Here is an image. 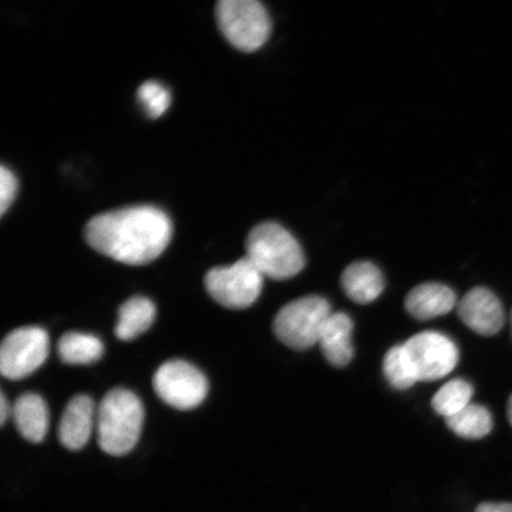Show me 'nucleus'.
Returning a JSON list of instances; mask_svg holds the SVG:
<instances>
[{"label": "nucleus", "instance_id": "f257e3e1", "mask_svg": "<svg viewBox=\"0 0 512 512\" xmlns=\"http://www.w3.org/2000/svg\"><path fill=\"white\" fill-rule=\"evenodd\" d=\"M88 245L121 264L143 266L162 254L172 238V223L152 206L128 207L96 215L87 223Z\"/></svg>", "mask_w": 512, "mask_h": 512}, {"label": "nucleus", "instance_id": "f03ea898", "mask_svg": "<svg viewBox=\"0 0 512 512\" xmlns=\"http://www.w3.org/2000/svg\"><path fill=\"white\" fill-rule=\"evenodd\" d=\"M144 406L131 390H110L96 409V431L102 451L120 457L137 445L144 425Z\"/></svg>", "mask_w": 512, "mask_h": 512}, {"label": "nucleus", "instance_id": "7ed1b4c3", "mask_svg": "<svg viewBox=\"0 0 512 512\" xmlns=\"http://www.w3.org/2000/svg\"><path fill=\"white\" fill-rule=\"evenodd\" d=\"M246 258L264 277L280 281L296 277L305 266L299 242L275 222L253 228L246 241Z\"/></svg>", "mask_w": 512, "mask_h": 512}, {"label": "nucleus", "instance_id": "20e7f679", "mask_svg": "<svg viewBox=\"0 0 512 512\" xmlns=\"http://www.w3.org/2000/svg\"><path fill=\"white\" fill-rule=\"evenodd\" d=\"M331 315L328 300L317 296L299 298L285 305L275 316L274 334L288 348L309 349L318 343Z\"/></svg>", "mask_w": 512, "mask_h": 512}, {"label": "nucleus", "instance_id": "39448f33", "mask_svg": "<svg viewBox=\"0 0 512 512\" xmlns=\"http://www.w3.org/2000/svg\"><path fill=\"white\" fill-rule=\"evenodd\" d=\"M216 19L227 40L246 53L264 46L271 34L270 16L256 0H221Z\"/></svg>", "mask_w": 512, "mask_h": 512}, {"label": "nucleus", "instance_id": "423d86ee", "mask_svg": "<svg viewBox=\"0 0 512 512\" xmlns=\"http://www.w3.org/2000/svg\"><path fill=\"white\" fill-rule=\"evenodd\" d=\"M264 279L245 256L233 265L210 270L204 285L216 303L230 310H245L260 297Z\"/></svg>", "mask_w": 512, "mask_h": 512}, {"label": "nucleus", "instance_id": "0eeeda50", "mask_svg": "<svg viewBox=\"0 0 512 512\" xmlns=\"http://www.w3.org/2000/svg\"><path fill=\"white\" fill-rule=\"evenodd\" d=\"M153 388L160 400L179 411H190L207 398V377L192 364L174 360L165 362L153 376Z\"/></svg>", "mask_w": 512, "mask_h": 512}, {"label": "nucleus", "instance_id": "6e6552de", "mask_svg": "<svg viewBox=\"0 0 512 512\" xmlns=\"http://www.w3.org/2000/svg\"><path fill=\"white\" fill-rule=\"evenodd\" d=\"M49 355L48 332L24 326L4 338L0 347V373L9 380H22L42 367Z\"/></svg>", "mask_w": 512, "mask_h": 512}, {"label": "nucleus", "instance_id": "1a4fd4ad", "mask_svg": "<svg viewBox=\"0 0 512 512\" xmlns=\"http://www.w3.org/2000/svg\"><path fill=\"white\" fill-rule=\"evenodd\" d=\"M419 381L444 379L457 367L459 351L451 338L435 331H424L403 344Z\"/></svg>", "mask_w": 512, "mask_h": 512}, {"label": "nucleus", "instance_id": "9d476101", "mask_svg": "<svg viewBox=\"0 0 512 512\" xmlns=\"http://www.w3.org/2000/svg\"><path fill=\"white\" fill-rule=\"evenodd\" d=\"M463 323L482 336L498 334L504 325V311L494 293L484 287L473 288L457 305Z\"/></svg>", "mask_w": 512, "mask_h": 512}, {"label": "nucleus", "instance_id": "9b49d317", "mask_svg": "<svg viewBox=\"0 0 512 512\" xmlns=\"http://www.w3.org/2000/svg\"><path fill=\"white\" fill-rule=\"evenodd\" d=\"M96 425L94 402L87 395H76L62 414L59 427L61 444L70 451H79L92 437Z\"/></svg>", "mask_w": 512, "mask_h": 512}, {"label": "nucleus", "instance_id": "f8f14e48", "mask_svg": "<svg viewBox=\"0 0 512 512\" xmlns=\"http://www.w3.org/2000/svg\"><path fill=\"white\" fill-rule=\"evenodd\" d=\"M457 304L456 294L444 284L425 283L413 288L405 300L409 315L430 320L450 313Z\"/></svg>", "mask_w": 512, "mask_h": 512}, {"label": "nucleus", "instance_id": "ddd939ff", "mask_svg": "<svg viewBox=\"0 0 512 512\" xmlns=\"http://www.w3.org/2000/svg\"><path fill=\"white\" fill-rule=\"evenodd\" d=\"M352 330L354 323L343 312H332L325 323L318 344L326 360L336 368L348 366L354 357L352 348Z\"/></svg>", "mask_w": 512, "mask_h": 512}, {"label": "nucleus", "instance_id": "4468645a", "mask_svg": "<svg viewBox=\"0 0 512 512\" xmlns=\"http://www.w3.org/2000/svg\"><path fill=\"white\" fill-rule=\"evenodd\" d=\"M12 418L19 433L32 444H40L49 428V412L46 401L40 395L27 393L19 396L12 407Z\"/></svg>", "mask_w": 512, "mask_h": 512}, {"label": "nucleus", "instance_id": "2eb2a0df", "mask_svg": "<svg viewBox=\"0 0 512 512\" xmlns=\"http://www.w3.org/2000/svg\"><path fill=\"white\" fill-rule=\"evenodd\" d=\"M341 281L345 294L357 304L373 303L384 290L381 271L369 261H357L349 265Z\"/></svg>", "mask_w": 512, "mask_h": 512}, {"label": "nucleus", "instance_id": "dca6fc26", "mask_svg": "<svg viewBox=\"0 0 512 512\" xmlns=\"http://www.w3.org/2000/svg\"><path fill=\"white\" fill-rule=\"evenodd\" d=\"M156 306L145 297L128 299L119 309L115 335L121 341H132L149 330L155 322Z\"/></svg>", "mask_w": 512, "mask_h": 512}, {"label": "nucleus", "instance_id": "f3484780", "mask_svg": "<svg viewBox=\"0 0 512 512\" xmlns=\"http://www.w3.org/2000/svg\"><path fill=\"white\" fill-rule=\"evenodd\" d=\"M57 351L62 362L85 366L100 360L104 355V344L94 335L72 331L61 337Z\"/></svg>", "mask_w": 512, "mask_h": 512}, {"label": "nucleus", "instance_id": "a211bd4d", "mask_svg": "<svg viewBox=\"0 0 512 512\" xmlns=\"http://www.w3.org/2000/svg\"><path fill=\"white\" fill-rule=\"evenodd\" d=\"M446 424L458 437L471 440L486 437L494 427L488 409L471 403L463 411L446 419Z\"/></svg>", "mask_w": 512, "mask_h": 512}, {"label": "nucleus", "instance_id": "6ab92c4d", "mask_svg": "<svg viewBox=\"0 0 512 512\" xmlns=\"http://www.w3.org/2000/svg\"><path fill=\"white\" fill-rule=\"evenodd\" d=\"M383 374L390 386L399 390L409 389L419 381L405 345L388 350L383 358Z\"/></svg>", "mask_w": 512, "mask_h": 512}, {"label": "nucleus", "instance_id": "aec40b11", "mask_svg": "<svg viewBox=\"0 0 512 512\" xmlns=\"http://www.w3.org/2000/svg\"><path fill=\"white\" fill-rule=\"evenodd\" d=\"M473 388L469 382L462 379L448 381L441 387L432 400V407L445 419L458 414L470 405Z\"/></svg>", "mask_w": 512, "mask_h": 512}, {"label": "nucleus", "instance_id": "412c9836", "mask_svg": "<svg viewBox=\"0 0 512 512\" xmlns=\"http://www.w3.org/2000/svg\"><path fill=\"white\" fill-rule=\"evenodd\" d=\"M138 99L150 118L156 119L163 115L171 104L168 89L156 81H147L138 89Z\"/></svg>", "mask_w": 512, "mask_h": 512}, {"label": "nucleus", "instance_id": "4be33fe9", "mask_svg": "<svg viewBox=\"0 0 512 512\" xmlns=\"http://www.w3.org/2000/svg\"><path fill=\"white\" fill-rule=\"evenodd\" d=\"M18 189L17 178L5 166L0 168V214L4 215L14 202Z\"/></svg>", "mask_w": 512, "mask_h": 512}, {"label": "nucleus", "instance_id": "5701e85b", "mask_svg": "<svg viewBox=\"0 0 512 512\" xmlns=\"http://www.w3.org/2000/svg\"><path fill=\"white\" fill-rule=\"evenodd\" d=\"M476 512H512L511 503H483L476 509Z\"/></svg>", "mask_w": 512, "mask_h": 512}, {"label": "nucleus", "instance_id": "b1692460", "mask_svg": "<svg viewBox=\"0 0 512 512\" xmlns=\"http://www.w3.org/2000/svg\"><path fill=\"white\" fill-rule=\"evenodd\" d=\"M11 414L12 408L10 407L8 400H6L5 394L2 393V398H0V424L4 425Z\"/></svg>", "mask_w": 512, "mask_h": 512}, {"label": "nucleus", "instance_id": "393cba45", "mask_svg": "<svg viewBox=\"0 0 512 512\" xmlns=\"http://www.w3.org/2000/svg\"><path fill=\"white\" fill-rule=\"evenodd\" d=\"M508 418L512 426V395L510 396V399L508 401Z\"/></svg>", "mask_w": 512, "mask_h": 512}, {"label": "nucleus", "instance_id": "a878e982", "mask_svg": "<svg viewBox=\"0 0 512 512\" xmlns=\"http://www.w3.org/2000/svg\"><path fill=\"white\" fill-rule=\"evenodd\" d=\"M511 322H512V315H511Z\"/></svg>", "mask_w": 512, "mask_h": 512}]
</instances>
